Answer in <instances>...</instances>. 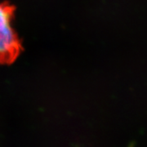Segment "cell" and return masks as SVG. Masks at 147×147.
Masks as SVG:
<instances>
[{
  "instance_id": "cell-1",
  "label": "cell",
  "mask_w": 147,
  "mask_h": 147,
  "mask_svg": "<svg viewBox=\"0 0 147 147\" xmlns=\"http://www.w3.org/2000/svg\"><path fill=\"white\" fill-rule=\"evenodd\" d=\"M14 8L0 3V63H12L21 51V42L11 26Z\"/></svg>"
}]
</instances>
